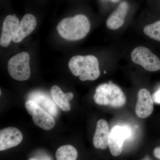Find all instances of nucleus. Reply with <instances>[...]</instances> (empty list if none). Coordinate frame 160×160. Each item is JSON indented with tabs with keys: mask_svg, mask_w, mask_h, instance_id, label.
Here are the masks:
<instances>
[{
	"mask_svg": "<svg viewBox=\"0 0 160 160\" xmlns=\"http://www.w3.org/2000/svg\"><path fill=\"white\" fill-rule=\"evenodd\" d=\"M90 28V22L88 18L82 14L65 18L57 26L60 35L65 39L70 41L85 38L89 32Z\"/></svg>",
	"mask_w": 160,
	"mask_h": 160,
	"instance_id": "1",
	"label": "nucleus"
},
{
	"mask_svg": "<svg viewBox=\"0 0 160 160\" xmlns=\"http://www.w3.org/2000/svg\"><path fill=\"white\" fill-rule=\"evenodd\" d=\"M69 67L72 74L79 77L82 81H94L100 76L98 61L91 55L72 57L69 60Z\"/></svg>",
	"mask_w": 160,
	"mask_h": 160,
	"instance_id": "2",
	"label": "nucleus"
},
{
	"mask_svg": "<svg viewBox=\"0 0 160 160\" xmlns=\"http://www.w3.org/2000/svg\"><path fill=\"white\" fill-rule=\"evenodd\" d=\"M95 102L101 106L119 108L126 104V96L117 85L109 82L98 86L93 96Z\"/></svg>",
	"mask_w": 160,
	"mask_h": 160,
	"instance_id": "3",
	"label": "nucleus"
},
{
	"mask_svg": "<svg viewBox=\"0 0 160 160\" xmlns=\"http://www.w3.org/2000/svg\"><path fill=\"white\" fill-rule=\"evenodd\" d=\"M29 61V55L25 52L12 57L8 63V72L10 76L18 81L29 79L31 74Z\"/></svg>",
	"mask_w": 160,
	"mask_h": 160,
	"instance_id": "4",
	"label": "nucleus"
},
{
	"mask_svg": "<svg viewBox=\"0 0 160 160\" xmlns=\"http://www.w3.org/2000/svg\"><path fill=\"white\" fill-rule=\"evenodd\" d=\"M25 107L35 125L40 128L49 130L54 127L55 121L54 118L34 101L28 100L25 104Z\"/></svg>",
	"mask_w": 160,
	"mask_h": 160,
	"instance_id": "5",
	"label": "nucleus"
},
{
	"mask_svg": "<svg viewBox=\"0 0 160 160\" xmlns=\"http://www.w3.org/2000/svg\"><path fill=\"white\" fill-rule=\"evenodd\" d=\"M131 57L133 62L148 71H157L160 69V60L146 47L140 46L135 48Z\"/></svg>",
	"mask_w": 160,
	"mask_h": 160,
	"instance_id": "6",
	"label": "nucleus"
},
{
	"mask_svg": "<svg viewBox=\"0 0 160 160\" xmlns=\"http://www.w3.org/2000/svg\"><path fill=\"white\" fill-rule=\"evenodd\" d=\"M130 137V131L127 127L115 126L112 128L109 132L108 146L112 156L117 157L121 154L124 141Z\"/></svg>",
	"mask_w": 160,
	"mask_h": 160,
	"instance_id": "7",
	"label": "nucleus"
},
{
	"mask_svg": "<svg viewBox=\"0 0 160 160\" xmlns=\"http://www.w3.org/2000/svg\"><path fill=\"white\" fill-rule=\"evenodd\" d=\"M23 135L17 128L10 127L0 130V151H4L19 145Z\"/></svg>",
	"mask_w": 160,
	"mask_h": 160,
	"instance_id": "8",
	"label": "nucleus"
},
{
	"mask_svg": "<svg viewBox=\"0 0 160 160\" xmlns=\"http://www.w3.org/2000/svg\"><path fill=\"white\" fill-rule=\"evenodd\" d=\"M153 110V101L147 89H140L138 92V101L135 107L137 116L141 118H148Z\"/></svg>",
	"mask_w": 160,
	"mask_h": 160,
	"instance_id": "9",
	"label": "nucleus"
},
{
	"mask_svg": "<svg viewBox=\"0 0 160 160\" xmlns=\"http://www.w3.org/2000/svg\"><path fill=\"white\" fill-rule=\"evenodd\" d=\"M19 20L15 15H9L3 21L0 45L2 47L9 46L19 24Z\"/></svg>",
	"mask_w": 160,
	"mask_h": 160,
	"instance_id": "10",
	"label": "nucleus"
},
{
	"mask_svg": "<svg viewBox=\"0 0 160 160\" xmlns=\"http://www.w3.org/2000/svg\"><path fill=\"white\" fill-rule=\"evenodd\" d=\"M37 26L35 17L31 14H26L20 22L12 41L13 42L19 43L32 32Z\"/></svg>",
	"mask_w": 160,
	"mask_h": 160,
	"instance_id": "11",
	"label": "nucleus"
},
{
	"mask_svg": "<svg viewBox=\"0 0 160 160\" xmlns=\"http://www.w3.org/2000/svg\"><path fill=\"white\" fill-rule=\"evenodd\" d=\"M109 132V126L106 120L100 119L98 121L93 138V146L96 148L105 149L107 148Z\"/></svg>",
	"mask_w": 160,
	"mask_h": 160,
	"instance_id": "12",
	"label": "nucleus"
},
{
	"mask_svg": "<svg viewBox=\"0 0 160 160\" xmlns=\"http://www.w3.org/2000/svg\"><path fill=\"white\" fill-rule=\"evenodd\" d=\"M129 9V5L127 2H123L109 17L106 22L107 27L111 29H118L122 26L125 18Z\"/></svg>",
	"mask_w": 160,
	"mask_h": 160,
	"instance_id": "13",
	"label": "nucleus"
},
{
	"mask_svg": "<svg viewBox=\"0 0 160 160\" xmlns=\"http://www.w3.org/2000/svg\"><path fill=\"white\" fill-rule=\"evenodd\" d=\"M50 93L54 102L62 111L68 112L70 110L69 102L73 98L72 92L64 93L59 86L54 85L51 87Z\"/></svg>",
	"mask_w": 160,
	"mask_h": 160,
	"instance_id": "14",
	"label": "nucleus"
},
{
	"mask_svg": "<svg viewBox=\"0 0 160 160\" xmlns=\"http://www.w3.org/2000/svg\"><path fill=\"white\" fill-rule=\"evenodd\" d=\"M55 155L57 160H76L78 153L73 146L65 145L57 149Z\"/></svg>",
	"mask_w": 160,
	"mask_h": 160,
	"instance_id": "15",
	"label": "nucleus"
},
{
	"mask_svg": "<svg viewBox=\"0 0 160 160\" xmlns=\"http://www.w3.org/2000/svg\"><path fill=\"white\" fill-rule=\"evenodd\" d=\"M144 32L149 38L160 41V20L146 26L144 28Z\"/></svg>",
	"mask_w": 160,
	"mask_h": 160,
	"instance_id": "16",
	"label": "nucleus"
},
{
	"mask_svg": "<svg viewBox=\"0 0 160 160\" xmlns=\"http://www.w3.org/2000/svg\"><path fill=\"white\" fill-rule=\"evenodd\" d=\"M152 97L155 103L160 104V88L152 94Z\"/></svg>",
	"mask_w": 160,
	"mask_h": 160,
	"instance_id": "17",
	"label": "nucleus"
},
{
	"mask_svg": "<svg viewBox=\"0 0 160 160\" xmlns=\"http://www.w3.org/2000/svg\"><path fill=\"white\" fill-rule=\"evenodd\" d=\"M153 153L155 157L160 159V147H158L154 149Z\"/></svg>",
	"mask_w": 160,
	"mask_h": 160,
	"instance_id": "18",
	"label": "nucleus"
},
{
	"mask_svg": "<svg viewBox=\"0 0 160 160\" xmlns=\"http://www.w3.org/2000/svg\"><path fill=\"white\" fill-rule=\"evenodd\" d=\"M110 1L113 2H119L120 0H110Z\"/></svg>",
	"mask_w": 160,
	"mask_h": 160,
	"instance_id": "19",
	"label": "nucleus"
},
{
	"mask_svg": "<svg viewBox=\"0 0 160 160\" xmlns=\"http://www.w3.org/2000/svg\"><path fill=\"white\" fill-rule=\"evenodd\" d=\"M29 160H37L35 158H30V159H29Z\"/></svg>",
	"mask_w": 160,
	"mask_h": 160,
	"instance_id": "20",
	"label": "nucleus"
},
{
	"mask_svg": "<svg viewBox=\"0 0 160 160\" xmlns=\"http://www.w3.org/2000/svg\"><path fill=\"white\" fill-rule=\"evenodd\" d=\"M142 160H149L148 159H142Z\"/></svg>",
	"mask_w": 160,
	"mask_h": 160,
	"instance_id": "21",
	"label": "nucleus"
},
{
	"mask_svg": "<svg viewBox=\"0 0 160 160\" xmlns=\"http://www.w3.org/2000/svg\"><path fill=\"white\" fill-rule=\"evenodd\" d=\"M0 93H1V94H2V91H1V92H0Z\"/></svg>",
	"mask_w": 160,
	"mask_h": 160,
	"instance_id": "22",
	"label": "nucleus"
}]
</instances>
